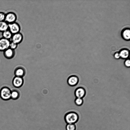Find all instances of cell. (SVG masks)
Returning <instances> with one entry per match:
<instances>
[{
    "instance_id": "cell-1",
    "label": "cell",
    "mask_w": 130,
    "mask_h": 130,
    "mask_svg": "<svg viewBox=\"0 0 130 130\" xmlns=\"http://www.w3.org/2000/svg\"><path fill=\"white\" fill-rule=\"evenodd\" d=\"M79 119L78 115L75 111L68 112L64 116V120L66 124H75Z\"/></svg>"
},
{
    "instance_id": "cell-2",
    "label": "cell",
    "mask_w": 130,
    "mask_h": 130,
    "mask_svg": "<svg viewBox=\"0 0 130 130\" xmlns=\"http://www.w3.org/2000/svg\"><path fill=\"white\" fill-rule=\"evenodd\" d=\"M11 90L9 87H4L0 90V97L3 100L7 101L11 99Z\"/></svg>"
},
{
    "instance_id": "cell-3",
    "label": "cell",
    "mask_w": 130,
    "mask_h": 130,
    "mask_svg": "<svg viewBox=\"0 0 130 130\" xmlns=\"http://www.w3.org/2000/svg\"><path fill=\"white\" fill-rule=\"evenodd\" d=\"M17 18L16 14L14 12H10L5 14V21L8 24L16 22Z\"/></svg>"
},
{
    "instance_id": "cell-4",
    "label": "cell",
    "mask_w": 130,
    "mask_h": 130,
    "mask_svg": "<svg viewBox=\"0 0 130 130\" xmlns=\"http://www.w3.org/2000/svg\"><path fill=\"white\" fill-rule=\"evenodd\" d=\"M20 25L16 22L8 24V30L12 34L20 32Z\"/></svg>"
},
{
    "instance_id": "cell-5",
    "label": "cell",
    "mask_w": 130,
    "mask_h": 130,
    "mask_svg": "<svg viewBox=\"0 0 130 130\" xmlns=\"http://www.w3.org/2000/svg\"><path fill=\"white\" fill-rule=\"evenodd\" d=\"M10 41L3 37L0 38V51L4 52L9 48Z\"/></svg>"
},
{
    "instance_id": "cell-6",
    "label": "cell",
    "mask_w": 130,
    "mask_h": 130,
    "mask_svg": "<svg viewBox=\"0 0 130 130\" xmlns=\"http://www.w3.org/2000/svg\"><path fill=\"white\" fill-rule=\"evenodd\" d=\"M23 39V35L20 32L13 34L10 41L18 44L22 41Z\"/></svg>"
},
{
    "instance_id": "cell-7",
    "label": "cell",
    "mask_w": 130,
    "mask_h": 130,
    "mask_svg": "<svg viewBox=\"0 0 130 130\" xmlns=\"http://www.w3.org/2000/svg\"><path fill=\"white\" fill-rule=\"evenodd\" d=\"M23 83L24 80L22 77L16 76L13 78L12 81L13 86L16 88L21 87L23 85Z\"/></svg>"
},
{
    "instance_id": "cell-8",
    "label": "cell",
    "mask_w": 130,
    "mask_h": 130,
    "mask_svg": "<svg viewBox=\"0 0 130 130\" xmlns=\"http://www.w3.org/2000/svg\"><path fill=\"white\" fill-rule=\"evenodd\" d=\"M15 54V50L9 48L3 52V55L5 57L8 59L13 58Z\"/></svg>"
},
{
    "instance_id": "cell-9",
    "label": "cell",
    "mask_w": 130,
    "mask_h": 130,
    "mask_svg": "<svg viewBox=\"0 0 130 130\" xmlns=\"http://www.w3.org/2000/svg\"><path fill=\"white\" fill-rule=\"evenodd\" d=\"M15 76L23 77L24 76L25 71L24 69L22 67H18L14 71Z\"/></svg>"
},
{
    "instance_id": "cell-10",
    "label": "cell",
    "mask_w": 130,
    "mask_h": 130,
    "mask_svg": "<svg viewBox=\"0 0 130 130\" xmlns=\"http://www.w3.org/2000/svg\"><path fill=\"white\" fill-rule=\"evenodd\" d=\"M85 90L82 87H79L76 89L75 92V94L77 98H82L85 95Z\"/></svg>"
},
{
    "instance_id": "cell-11",
    "label": "cell",
    "mask_w": 130,
    "mask_h": 130,
    "mask_svg": "<svg viewBox=\"0 0 130 130\" xmlns=\"http://www.w3.org/2000/svg\"><path fill=\"white\" fill-rule=\"evenodd\" d=\"M78 81V78L76 76L72 75L71 76L68 78L67 82L69 85L74 86L77 85Z\"/></svg>"
},
{
    "instance_id": "cell-12",
    "label": "cell",
    "mask_w": 130,
    "mask_h": 130,
    "mask_svg": "<svg viewBox=\"0 0 130 130\" xmlns=\"http://www.w3.org/2000/svg\"><path fill=\"white\" fill-rule=\"evenodd\" d=\"M20 95L19 92L16 90H13L11 91V99L13 100L18 99Z\"/></svg>"
},
{
    "instance_id": "cell-13",
    "label": "cell",
    "mask_w": 130,
    "mask_h": 130,
    "mask_svg": "<svg viewBox=\"0 0 130 130\" xmlns=\"http://www.w3.org/2000/svg\"><path fill=\"white\" fill-rule=\"evenodd\" d=\"M8 24L5 21L0 22V32H3L8 29Z\"/></svg>"
},
{
    "instance_id": "cell-14",
    "label": "cell",
    "mask_w": 130,
    "mask_h": 130,
    "mask_svg": "<svg viewBox=\"0 0 130 130\" xmlns=\"http://www.w3.org/2000/svg\"><path fill=\"white\" fill-rule=\"evenodd\" d=\"M12 35V33L8 29L2 32L3 38L10 40Z\"/></svg>"
},
{
    "instance_id": "cell-15",
    "label": "cell",
    "mask_w": 130,
    "mask_h": 130,
    "mask_svg": "<svg viewBox=\"0 0 130 130\" xmlns=\"http://www.w3.org/2000/svg\"><path fill=\"white\" fill-rule=\"evenodd\" d=\"M122 36L126 40H128L130 38V30L129 29H126L122 32Z\"/></svg>"
},
{
    "instance_id": "cell-16",
    "label": "cell",
    "mask_w": 130,
    "mask_h": 130,
    "mask_svg": "<svg viewBox=\"0 0 130 130\" xmlns=\"http://www.w3.org/2000/svg\"><path fill=\"white\" fill-rule=\"evenodd\" d=\"M120 57L123 59H126L129 55V51L127 50L124 49L121 50L119 53Z\"/></svg>"
},
{
    "instance_id": "cell-17",
    "label": "cell",
    "mask_w": 130,
    "mask_h": 130,
    "mask_svg": "<svg viewBox=\"0 0 130 130\" xmlns=\"http://www.w3.org/2000/svg\"><path fill=\"white\" fill-rule=\"evenodd\" d=\"M65 128L66 130H76V126L75 124H67Z\"/></svg>"
},
{
    "instance_id": "cell-18",
    "label": "cell",
    "mask_w": 130,
    "mask_h": 130,
    "mask_svg": "<svg viewBox=\"0 0 130 130\" xmlns=\"http://www.w3.org/2000/svg\"><path fill=\"white\" fill-rule=\"evenodd\" d=\"M75 104L77 106H81L83 103V101L82 98H76L75 101Z\"/></svg>"
},
{
    "instance_id": "cell-19",
    "label": "cell",
    "mask_w": 130,
    "mask_h": 130,
    "mask_svg": "<svg viewBox=\"0 0 130 130\" xmlns=\"http://www.w3.org/2000/svg\"><path fill=\"white\" fill-rule=\"evenodd\" d=\"M18 44L12 41H11L10 44L9 48L15 50L17 47Z\"/></svg>"
},
{
    "instance_id": "cell-20",
    "label": "cell",
    "mask_w": 130,
    "mask_h": 130,
    "mask_svg": "<svg viewBox=\"0 0 130 130\" xmlns=\"http://www.w3.org/2000/svg\"><path fill=\"white\" fill-rule=\"evenodd\" d=\"M5 14L3 12H0V22L5 21Z\"/></svg>"
},
{
    "instance_id": "cell-21",
    "label": "cell",
    "mask_w": 130,
    "mask_h": 130,
    "mask_svg": "<svg viewBox=\"0 0 130 130\" xmlns=\"http://www.w3.org/2000/svg\"><path fill=\"white\" fill-rule=\"evenodd\" d=\"M125 66L127 67H129L130 66V60L129 59L126 60L124 62Z\"/></svg>"
},
{
    "instance_id": "cell-22",
    "label": "cell",
    "mask_w": 130,
    "mask_h": 130,
    "mask_svg": "<svg viewBox=\"0 0 130 130\" xmlns=\"http://www.w3.org/2000/svg\"><path fill=\"white\" fill-rule=\"evenodd\" d=\"M114 57L116 59L119 58L120 57L119 53H115L114 55Z\"/></svg>"
}]
</instances>
